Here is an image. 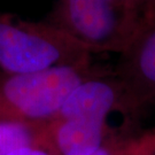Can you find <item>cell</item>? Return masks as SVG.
<instances>
[{
  "label": "cell",
  "mask_w": 155,
  "mask_h": 155,
  "mask_svg": "<svg viewBox=\"0 0 155 155\" xmlns=\"http://www.w3.org/2000/svg\"><path fill=\"white\" fill-rule=\"evenodd\" d=\"M7 155H54L48 148L41 145H35V146H27L11 152Z\"/></svg>",
  "instance_id": "30bf717a"
},
{
  "label": "cell",
  "mask_w": 155,
  "mask_h": 155,
  "mask_svg": "<svg viewBox=\"0 0 155 155\" xmlns=\"http://www.w3.org/2000/svg\"><path fill=\"white\" fill-rule=\"evenodd\" d=\"M90 155H155V125L124 127Z\"/></svg>",
  "instance_id": "52a82bcc"
},
{
  "label": "cell",
  "mask_w": 155,
  "mask_h": 155,
  "mask_svg": "<svg viewBox=\"0 0 155 155\" xmlns=\"http://www.w3.org/2000/svg\"><path fill=\"white\" fill-rule=\"evenodd\" d=\"M100 69L90 62L27 74L0 71V122L48 123L69 94Z\"/></svg>",
  "instance_id": "7a4b0ae2"
},
{
  "label": "cell",
  "mask_w": 155,
  "mask_h": 155,
  "mask_svg": "<svg viewBox=\"0 0 155 155\" xmlns=\"http://www.w3.org/2000/svg\"><path fill=\"white\" fill-rule=\"evenodd\" d=\"M48 22L94 54L121 55L146 20L125 0H58Z\"/></svg>",
  "instance_id": "3957f363"
},
{
  "label": "cell",
  "mask_w": 155,
  "mask_h": 155,
  "mask_svg": "<svg viewBox=\"0 0 155 155\" xmlns=\"http://www.w3.org/2000/svg\"><path fill=\"white\" fill-rule=\"evenodd\" d=\"M127 127L85 117H55L44 125V146L54 155H90Z\"/></svg>",
  "instance_id": "8992f818"
},
{
  "label": "cell",
  "mask_w": 155,
  "mask_h": 155,
  "mask_svg": "<svg viewBox=\"0 0 155 155\" xmlns=\"http://www.w3.org/2000/svg\"><path fill=\"white\" fill-rule=\"evenodd\" d=\"M114 71L127 92L133 125L138 127L145 116L155 113V15L120 55Z\"/></svg>",
  "instance_id": "277c9868"
},
{
  "label": "cell",
  "mask_w": 155,
  "mask_h": 155,
  "mask_svg": "<svg viewBox=\"0 0 155 155\" xmlns=\"http://www.w3.org/2000/svg\"><path fill=\"white\" fill-rule=\"evenodd\" d=\"M115 114L122 115L123 124L137 127L131 121L130 105L121 79L114 69L101 68L69 94L55 117H85L110 122Z\"/></svg>",
  "instance_id": "5b68a950"
},
{
  "label": "cell",
  "mask_w": 155,
  "mask_h": 155,
  "mask_svg": "<svg viewBox=\"0 0 155 155\" xmlns=\"http://www.w3.org/2000/svg\"><path fill=\"white\" fill-rule=\"evenodd\" d=\"M145 20L155 15V0H125Z\"/></svg>",
  "instance_id": "9c48e42d"
},
{
  "label": "cell",
  "mask_w": 155,
  "mask_h": 155,
  "mask_svg": "<svg viewBox=\"0 0 155 155\" xmlns=\"http://www.w3.org/2000/svg\"><path fill=\"white\" fill-rule=\"evenodd\" d=\"M94 53L51 22L0 13V71L38 72L92 62Z\"/></svg>",
  "instance_id": "6da1fadb"
},
{
  "label": "cell",
  "mask_w": 155,
  "mask_h": 155,
  "mask_svg": "<svg viewBox=\"0 0 155 155\" xmlns=\"http://www.w3.org/2000/svg\"><path fill=\"white\" fill-rule=\"evenodd\" d=\"M45 124L0 122V155L27 146H44Z\"/></svg>",
  "instance_id": "ba28073f"
}]
</instances>
